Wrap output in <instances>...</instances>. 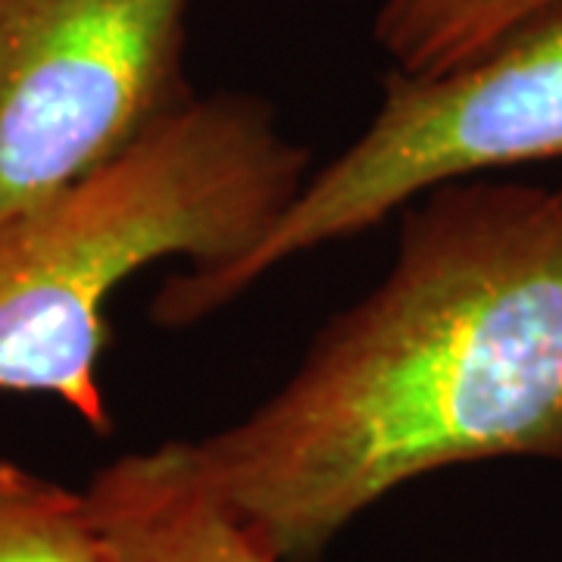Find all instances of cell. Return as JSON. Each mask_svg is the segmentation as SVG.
I'll return each instance as SVG.
<instances>
[{"label":"cell","mask_w":562,"mask_h":562,"mask_svg":"<svg viewBox=\"0 0 562 562\" xmlns=\"http://www.w3.org/2000/svg\"><path fill=\"white\" fill-rule=\"evenodd\" d=\"M310 154L254 94L191 98L120 157L0 225V391L44 394L110 431L106 303L162 260L216 272L297 198Z\"/></svg>","instance_id":"2"},{"label":"cell","mask_w":562,"mask_h":562,"mask_svg":"<svg viewBox=\"0 0 562 562\" xmlns=\"http://www.w3.org/2000/svg\"><path fill=\"white\" fill-rule=\"evenodd\" d=\"M191 0H0V225L194 98Z\"/></svg>","instance_id":"4"},{"label":"cell","mask_w":562,"mask_h":562,"mask_svg":"<svg viewBox=\"0 0 562 562\" xmlns=\"http://www.w3.org/2000/svg\"><path fill=\"white\" fill-rule=\"evenodd\" d=\"M557 16L562 0H379L372 38L391 72L431 79Z\"/></svg>","instance_id":"6"},{"label":"cell","mask_w":562,"mask_h":562,"mask_svg":"<svg viewBox=\"0 0 562 562\" xmlns=\"http://www.w3.org/2000/svg\"><path fill=\"white\" fill-rule=\"evenodd\" d=\"M562 160V16L443 76L387 72L375 116L335 160L313 169L276 225L238 262L166 279L150 316L194 325L262 276L353 238L443 181Z\"/></svg>","instance_id":"3"},{"label":"cell","mask_w":562,"mask_h":562,"mask_svg":"<svg viewBox=\"0 0 562 562\" xmlns=\"http://www.w3.org/2000/svg\"><path fill=\"white\" fill-rule=\"evenodd\" d=\"M85 494L106 562H281L206 482L191 441L116 457Z\"/></svg>","instance_id":"5"},{"label":"cell","mask_w":562,"mask_h":562,"mask_svg":"<svg viewBox=\"0 0 562 562\" xmlns=\"http://www.w3.org/2000/svg\"><path fill=\"white\" fill-rule=\"evenodd\" d=\"M191 450L281 562L431 472L562 465V184L472 176L406 203L382 281Z\"/></svg>","instance_id":"1"},{"label":"cell","mask_w":562,"mask_h":562,"mask_svg":"<svg viewBox=\"0 0 562 562\" xmlns=\"http://www.w3.org/2000/svg\"><path fill=\"white\" fill-rule=\"evenodd\" d=\"M0 562H106L88 494L0 460Z\"/></svg>","instance_id":"7"}]
</instances>
